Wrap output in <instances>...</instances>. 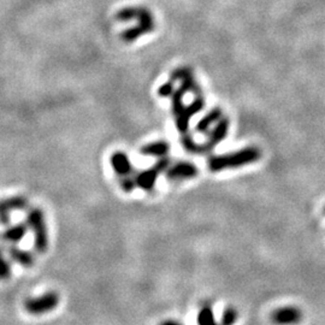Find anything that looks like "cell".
<instances>
[{
  "mask_svg": "<svg viewBox=\"0 0 325 325\" xmlns=\"http://www.w3.org/2000/svg\"><path fill=\"white\" fill-rule=\"evenodd\" d=\"M116 19L121 22L136 21V25L122 32L121 38L125 42L135 41L142 35L151 32L155 27L154 17L152 12L148 9L142 8V6H130V8L119 10L116 15Z\"/></svg>",
  "mask_w": 325,
  "mask_h": 325,
  "instance_id": "6da1fadb",
  "label": "cell"
},
{
  "mask_svg": "<svg viewBox=\"0 0 325 325\" xmlns=\"http://www.w3.org/2000/svg\"><path fill=\"white\" fill-rule=\"evenodd\" d=\"M260 157H262V153H260L259 148L249 146V147L239 149L232 153L212 155L207 160V167L212 172H219L228 170V169H239L245 165L253 164V162L258 161Z\"/></svg>",
  "mask_w": 325,
  "mask_h": 325,
  "instance_id": "7a4b0ae2",
  "label": "cell"
},
{
  "mask_svg": "<svg viewBox=\"0 0 325 325\" xmlns=\"http://www.w3.org/2000/svg\"><path fill=\"white\" fill-rule=\"evenodd\" d=\"M229 121L225 118V117H222L218 122L216 123L214 128L212 129V132L210 133L209 139H207L206 142L204 144H198L195 142L193 138L189 135H184L182 138V146L186 151L190 152V153H207V152L212 151V149L216 147L217 145L220 144L223 140H225L228 133H229Z\"/></svg>",
  "mask_w": 325,
  "mask_h": 325,
  "instance_id": "3957f363",
  "label": "cell"
},
{
  "mask_svg": "<svg viewBox=\"0 0 325 325\" xmlns=\"http://www.w3.org/2000/svg\"><path fill=\"white\" fill-rule=\"evenodd\" d=\"M27 226L34 233V247L39 253H45L48 247V235L44 212L40 209H31L27 214Z\"/></svg>",
  "mask_w": 325,
  "mask_h": 325,
  "instance_id": "277c9868",
  "label": "cell"
},
{
  "mask_svg": "<svg viewBox=\"0 0 325 325\" xmlns=\"http://www.w3.org/2000/svg\"><path fill=\"white\" fill-rule=\"evenodd\" d=\"M169 164H170V161L167 157L160 158L151 169L139 172L134 178L135 186L142 190L151 191L155 187V182H157L159 175L167 171Z\"/></svg>",
  "mask_w": 325,
  "mask_h": 325,
  "instance_id": "5b68a950",
  "label": "cell"
},
{
  "mask_svg": "<svg viewBox=\"0 0 325 325\" xmlns=\"http://www.w3.org/2000/svg\"><path fill=\"white\" fill-rule=\"evenodd\" d=\"M58 304H59V295L54 291H48L41 297L27 299L24 302V308L28 313L40 316V314L50 313L58 306Z\"/></svg>",
  "mask_w": 325,
  "mask_h": 325,
  "instance_id": "8992f818",
  "label": "cell"
},
{
  "mask_svg": "<svg viewBox=\"0 0 325 325\" xmlns=\"http://www.w3.org/2000/svg\"><path fill=\"white\" fill-rule=\"evenodd\" d=\"M205 107V99L203 95L195 96L194 102H191L189 105H184L177 115H175V124L180 133H187L189 128V122L191 117L203 111Z\"/></svg>",
  "mask_w": 325,
  "mask_h": 325,
  "instance_id": "52a82bcc",
  "label": "cell"
},
{
  "mask_svg": "<svg viewBox=\"0 0 325 325\" xmlns=\"http://www.w3.org/2000/svg\"><path fill=\"white\" fill-rule=\"evenodd\" d=\"M170 80L172 82L180 81V87H182L187 93H193L195 96L201 95V89L199 84L195 81L193 71H191L189 68H178V69H175L170 75Z\"/></svg>",
  "mask_w": 325,
  "mask_h": 325,
  "instance_id": "ba28073f",
  "label": "cell"
},
{
  "mask_svg": "<svg viewBox=\"0 0 325 325\" xmlns=\"http://www.w3.org/2000/svg\"><path fill=\"white\" fill-rule=\"evenodd\" d=\"M302 319V312L295 306H283L275 310L271 321L276 325H297Z\"/></svg>",
  "mask_w": 325,
  "mask_h": 325,
  "instance_id": "9c48e42d",
  "label": "cell"
},
{
  "mask_svg": "<svg viewBox=\"0 0 325 325\" xmlns=\"http://www.w3.org/2000/svg\"><path fill=\"white\" fill-rule=\"evenodd\" d=\"M167 177L171 181H182V180H190V178L197 177L199 174L197 165L189 161H180L176 162L172 167H169L165 171Z\"/></svg>",
  "mask_w": 325,
  "mask_h": 325,
  "instance_id": "30bf717a",
  "label": "cell"
},
{
  "mask_svg": "<svg viewBox=\"0 0 325 325\" xmlns=\"http://www.w3.org/2000/svg\"><path fill=\"white\" fill-rule=\"evenodd\" d=\"M28 206V200L24 197H14L0 201V224L8 225L11 211L24 210Z\"/></svg>",
  "mask_w": 325,
  "mask_h": 325,
  "instance_id": "8fae6325",
  "label": "cell"
},
{
  "mask_svg": "<svg viewBox=\"0 0 325 325\" xmlns=\"http://www.w3.org/2000/svg\"><path fill=\"white\" fill-rule=\"evenodd\" d=\"M111 165L113 171H115L116 175H118L119 177L130 176V174L133 172L132 161H130L129 157L124 152H115V153L111 155Z\"/></svg>",
  "mask_w": 325,
  "mask_h": 325,
  "instance_id": "7c38bea8",
  "label": "cell"
},
{
  "mask_svg": "<svg viewBox=\"0 0 325 325\" xmlns=\"http://www.w3.org/2000/svg\"><path fill=\"white\" fill-rule=\"evenodd\" d=\"M170 151V144L167 141H154L151 144L144 145L140 148V153L148 157L154 158H165Z\"/></svg>",
  "mask_w": 325,
  "mask_h": 325,
  "instance_id": "4fadbf2b",
  "label": "cell"
},
{
  "mask_svg": "<svg viewBox=\"0 0 325 325\" xmlns=\"http://www.w3.org/2000/svg\"><path fill=\"white\" fill-rule=\"evenodd\" d=\"M222 117H223L222 110H220L219 107H213L212 110H210V111L207 112L199 122H198L197 132L201 133V134H207L211 126L216 124Z\"/></svg>",
  "mask_w": 325,
  "mask_h": 325,
  "instance_id": "5bb4252c",
  "label": "cell"
},
{
  "mask_svg": "<svg viewBox=\"0 0 325 325\" xmlns=\"http://www.w3.org/2000/svg\"><path fill=\"white\" fill-rule=\"evenodd\" d=\"M9 255L15 263H17V264L21 266H24V268H31V266L34 265L35 258L34 255H32V253L18 248V247L16 246L10 247Z\"/></svg>",
  "mask_w": 325,
  "mask_h": 325,
  "instance_id": "9a60e30c",
  "label": "cell"
},
{
  "mask_svg": "<svg viewBox=\"0 0 325 325\" xmlns=\"http://www.w3.org/2000/svg\"><path fill=\"white\" fill-rule=\"evenodd\" d=\"M27 230H28L27 224L18 223V224H16V225L9 226L8 229H6L5 232L3 233V239H4L6 242L17 243L25 236Z\"/></svg>",
  "mask_w": 325,
  "mask_h": 325,
  "instance_id": "2e32d148",
  "label": "cell"
},
{
  "mask_svg": "<svg viewBox=\"0 0 325 325\" xmlns=\"http://www.w3.org/2000/svg\"><path fill=\"white\" fill-rule=\"evenodd\" d=\"M198 325H219L214 318L213 310L210 305H205L198 314Z\"/></svg>",
  "mask_w": 325,
  "mask_h": 325,
  "instance_id": "e0dca14e",
  "label": "cell"
},
{
  "mask_svg": "<svg viewBox=\"0 0 325 325\" xmlns=\"http://www.w3.org/2000/svg\"><path fill=\"white\" fill-rule=\"evenodd\" d=\"M239 318V312L234 307H226L222 314L219 325H234Z\"/></svg>",
  "mask_w": 325,
  "mask_h": 325,
  "instance_id": "ac0fdd59",
  "label": "cell"
},
{
  "mask_svg": "<svg viewBox=\"0 0 325 325\" xmlns=\"http://www.w3.org/2000/svg\"><path fill=\"white\" fill-rule=\"evenodd\" d=\"M11 276V265L0 249V279H8Z\"/></svg>",
  "mask_w": 325,
  "mask_h": 325,
  "instance_id": "d6986e66",
  "label": "cell"
},
{
  "mask_svg": "<svg viewBox=\"0 0 325 325\" xmlns=\"http://www.w3.org/2000/svg\"><path fill=\"white\" fill-rule=\"evenodd\" d=\"M175 87L174 82L172 81H169V82L162 83L158 89V95L159 96H170L172 93H174Z\"/></svg>",
  "mask_w": 325,
  "mask_h": 325,
  "instance_id": "ffe728a7",
  "label": "cell"
},
{
  "mask_svg": "<svg viewBox=\"0 0 325 325\" xmlns=\"http://www.w3.org/2000/svg\"><path fill=\"white\" fill-rule=\"evenodd\" d=\"M119 183H121V188L124 191H126V193H130V191H133V189L136 187L135 186V182H134V178H130V176H126V177H121V181H119Z\"/></svg>",
  "mask_w": 325,
  "mask_h": 325,
  "instance_id": "44dd1931",
  "label": "cell"
},
{
  "mask_svg": "<svg viewBox=\"0 0 325 325\" xmlns=\"http://www.w3.org/2000/svg\"><path fill=\"white\" fill-rule=\"evenodd\" d=\"M160 325H182V324H181V323H178V321H176V320H171V319H169V320L162 321V323H161Z\"/></svg>",
  "mask_w": 325,
  "mask_h": 325,
  "instance_id": "7402d4cb",
  "label": "cell"
},
{
  "mask_svg": "<svg viewBox=\"0 0 325 325\" xmlns=\"http://www.w3.org/2000/svg\"><path fill=\"white\" fill-rule=\"evenodd\" d=\"M324 212H325V209H324Z\"/></svg>",
  "mask_w": 325,
  "mask_h": 325,
  "instance_id": "603a6c76",
  "label": "cell"
}]
</instances>
